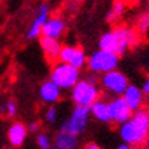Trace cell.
I'll return each instance as SVG.
<instances>
[{"label": "cell", "instance_id": "cell-15", "mask_svg": "<svg viewBox=\"0 0 149 149\" xmlns=\"http://www.w3.org/2000/svg\"><path fill=\"white\" fill-rule=\"evenodd\" d=\"M89 111L93 116L103 123H109L111 122V115H109V108L108 103H105L103 100H96L95 103H92L89 105Z\"/></svg>", "mask_w": 149, "mask_h": 149}, {"label": "cell", "instance_id": "cell-20", "mask_svg": "<svg viewBox=\"0 0 149 149\" xmlns=\"http://www.w3.org/2000/svg\"><path fill=\"white\" fill-rule=\"evenodd\" d=\"M137 27H138L140 32H146L149 29V11L142 14L140 18H138V21H137Z\"/></svg>", "mask_w": 149, "mask_h": 149}, {"label": "cell", "instance_id": "cell-8", "mask_svg": "<svg viewBox=\"0 0 149 149\" xmlns=\"http://www.w3.org/2000/svg\"><path fill=\"white\" fill-rule=\"evenodd\" d=\"M108 108L109 115H111V122L118 123V125L125 123L133 115V109L127 105V103L125 101L123 97L113 99L111 103H108Z\"/></svg>", "mask_w": 149, "mask_h": 149}, {"label": "cell", "instance_id": "cell-23", "mask_svg": "<svg viewBox=\"0 0 149 149\" xmlns=\"http://www.w3.org/2000/svg\"><path fill=\"white\" fill-rule=\"evenodd\" d=\"M142 93L149 96V78L144 82V85H142Z\"/></svg>", "mask_w": 149, "mask_h": 149}, {"label": "cell", "instance_id": "cell-17", "mask_svg": "<svg viewBox=\"0 0 149 149\" xmlns=\"http://www.w3.org/2000/svg\"><path fill=\"white\" fill-rule=\"evenodd\" d=\"M27 130L22 123H14L8 130V141L13 146H21L26 138Z\"/></svg>", "mask_w": 149, "mask_h": 149}, {"label": "cell", "instance_id": "cell-1", "mask_svg": "<svg viewBox=\"0 0 149 149\" xmlns=\"http://www.w3.org/2000/svg\"><path fill=\"white\" fill-rule=\"evenodd\" d=\"M123 142L133 145H142L149 138V112L146 109L138 108L130 119L122 123L119 130Z\"/></svg>", "mask_w": 149, "mask_h": 149}, {"label": "cell", "instance_id": "cell-4", "mask_svg": "<svg viewBox=\"0 0 149 149\" xmlns=\"http://www.w3.org/2000/svg\"><path fill=\"white\" fill-rule=\"evenodd\" d=\"M51 81L55 82L60 89H71L79 81V68L62 62L52 68Z\"/></svg>", "mask_w": 149, "mask_h": 149}, {"label": "cell", "instance_id": "cell-6", "mask_svg": "<svg viewBox=\"0 0 149 149\" xmlns=\"http://www.w3.org/2000/svg\"><path fill=\"white\" fill-rule=\"evenodd\" d=\"M89 107L85 105H75V108L72 111L71 116L68 118L67 120H64L63 125L60 126L62 131H67L75 136H79L81 133H84V130L86 129L88 125V119H89Z\"/></svg>", "mask_w": 149, "mask_h": 149}, {"label": "cell", "instance_id": "cell-21", "mask_svg": "<svg viewBox=\"0 0 149 149\" xmlns=\"http://www.w3.org/2000/svg\"><path fill=\"white\" fill-rule=\"evenodd\" d=\"M58 119V109L56 107H49L45 111V120L48 123H55Z\"/></svg>", "mask_w": 149, "mask_h": 149}, {"label": "cell", "instance_id": "cell-12", "mask_svg": "<svg viewBox=\"0 0 149 149\" xmlns=\"http://www.w3.org/2000/svg\"><path fill=\"white\" fill-rule=\"evenodd\" d=\"M40 97L44 103H58L60 100V88L52 81L44 82L40 88Z\"/></svg>", "mask_w": 149, "mask_h": 149}, {"label": "cell", "instance_id": "cell-2", "mask_svg": "<svg viewBox=\"0 0 149 149\" xmlns=\"http://www.w3.org/2000/svg\"><path fill=\"white\" fill-rule=\"evenodd\" d=\"M138 42V34L130 27H118L115 30L104 33L99 41L100 49L112 51L116 55L126 54L127 49Z\"/></svg>", "mask_w": 149, "mask_h": 149}, {"label": "cell", "instance_id": "cell-5", "mask_svg": "<svg viewBox=\"0 0 149 149\" xmlns=\"http://www.w3.org/2000/svg\"><path fill=\"white\" fill-rule=\"evenodd\" d=\"M71 89V99L75 103V105L89 107L100 96L99 88L96 86L95 81H89V79L78 81Z\"/></svg>", "mask_w": 149, "mask_h": 149}, {"label": "cell", "instance_id": "cell-26", "mask_svg": "<svg viewBox=\"0 0 149 149\" xmlns=\"http://www.w3.org/2000/svg\"><path fill=\"white\" fill-rule=\"evenodd\" d=\"M118 148H119V149H130L131 146L129 144H126V142H123V144H120L119 146H118Z\"/></svg>", "mask_w": 149, "mask_h": 149}, {"label": "cell", "instance_id": "cell-11", "mask_svg": "<svg viewBox=\"0 0 149 149\" xmlns=\"http://www.w3.org/2000/svg\"><path fill=\"white\" fill-rule=\"evenodd\" d=\"M64 30H66V22L62 18H51L47 19L45 23L42 25L41 29V34L48 37H54V38H59L63 36Z\"/></svg>", "mask_w": 149, "mask_h": 149}, {"label": "cell", "instance_id": "cell-10", "mask_svg": "<svg viewBox=\"0 0 149 149\" xmlns=\"http://www.w3.org/2000/svg\"><path fill=\"white\" fill-rule=\"evenodd\" d=\"M49 17V8H48V6L47 4H41L37 10V14L34 19H33L32 25L29 27V30L26 33V37L29 40H33V38H36L41 34V29H42V25L45 23V21L48 19Z\"/></svg>", "mask_w": 149, "mask_h": 149}, {"label": "cell", "instance_id": "cell-3", "mask_svg": "<svg viewBox=\"0 0 149 149\" xmlns=\"http://www.w3.org/2000/svg\"><path fill=\"white\" fill-rule=\"evenodd\" d=\"M119 63V55H116L112 51L107 49H99L93 52L86 59V66L92 72H107L111 70H115Z\"/></svg>", "mask_w": 149, "mask_h": 149}, {"label": "cell", "instance_id": "cell-24", "mask_svg": "<svg viewBox=\"0 0 149 149\" xmlns=\"http://www.w3.org/2000/svg\"><path fill=\"white\" fill-rule=\"evenodd\" d=\"M85 148H86V149H99L100 146L96 144V142H88Z\"/></svg>", "mask_w": 149, "mask_h": 149}, {"label": "cell", "instance_id": "cell-13", "mask_svg": "<svg viewBox=\"0 0 149 149\" xmlns=\"http://www.w3.org/2000/svg\"><path fill=\"white\" fill-rule=\"evenodd\" d=\"M122 95L127 105L133 109V112L137 111L138 108H141V105H142V91H140L137 86L127 85V88L125 89Z\"/></svg>", "mask_w": 149, "mask_h": 149}, {"label": "cell", "instance_id": "cell-25", "mask_svg": "<svg viewBox=\"0 0 149 149\" xmlns=\"http://www.w3.org/2000/svg\"><path fill=\"white\" fill-rule=\"evenodd\" d=\"M29 130H30V131H37V130H38V125H37V123H32V125H30V127H29Z\"/></svg>", "mask_w": 149, "mask_h": 149}, {"label": "cell", "instance_id": "cell-22", "mask_svg": "<svg viewBox=\"0 0 149 149\" xmlns=\"http://www.w3.org/2000/svg\"><path fill=\"white\" fill-rule=\"evenodd\" d=\"M4 113L7 115V116H15V113H17V104L14 103L13 100H10V101H7L4 105Z\"/></svg>", "mask_w": 149, "mask_h": 149}, {"label": "cell", "instance_id": "cell-16", "mask_svg": "<svg viewBox=\"0 0 149 149\" xmlns=\"http://www.w3.org/2000/svg\"><path fill=\"white\" fill-rule=\"evenodd\" d=\"M78 145V137L67 131L59 130L55 137V146L58 149H74Z\"/></svg>", "mask_w": 149, "mask_h": 149}, {"label": "cell", "instance_id": "cell-18", "mask_svg": "<svg viewBox=\"0 0 149 149\" xmlns=\"http://www.w3.org/2000/svg\"><path fill=\"white\" fill-rule=\"evenodd\" d=\"M123 11H125V4L122 1H116L115 4L112 6V8L108 14V21L109 22H113V21H118V19L122 17Z\"/></svg>", "mask_w": 149, "mask_h": 149}, {"label": "cell", "instance_id": "cell-19", "mask_svg": "<svg viewBox=\"0 0 149 149\" xmlns=\"http://www.w3.org/2000/svg\"><path fill=\"white\" fill-rule=\"evenodd\" d=\"M36 142L37 145H38V148L41 149H49L51 148V138L47 134H44V133H40L38 136H37L36 138Z\"/></svg>", "mask_w": 149, "mask_h": 149}, {"label": "cell", "instance_id": "cell-7", "mask_svg": "<svg viewBox=\"0 0 149 149\" xmlns=\"http://www.w3.org/2000/svg\"><path fill=\"white\" fill-rule=\"evenodd\" d=\"M101 84L111 93L122 95L125 89L127 88V85H129V81H127L125 74L115 71V70H111V71L104 72L103 78H101Z\"/></svg>", "mask_w": 149, "mask_h": 149}, {"label": "cell", "instance_id": "cell-14", "mask_svg": "<svg viewBox=\"0 0 149 149\" xmlns=\"http://www.w3.org/2000/svg\"><path fill=\"white\" fill-rule=\"evenodd\" d=\"M40 44H41L42 51H44V54H45V56L49 60H55L56 58H59V52H60L62 45H60L58 38L42 36L40 38Z\"/></svg>", "mask_w": 149, "mask_h": 149}, {"label": "cell", "instance_id": "cell-9", "mask_svg": "<svg viewBox=\"0 0 149 149\" xmlns=\"http://www.w3.org/2000/svg\"><path fill=\"white\" fill-rule=\"evenodd\" d=\"M60 62L68 63L77 68H82L86 64V55L85 52L75 47H62L59 52Z\"/></svg>", "mask_w": 149, "mask_h": 149}]
</instances>
